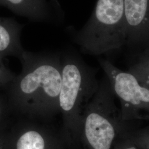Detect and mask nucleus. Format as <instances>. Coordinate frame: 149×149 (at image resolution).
Segmentation results:
<instances>
[{
	"label": "nucleus",
	"mask_w": 149,
	"mask_h": 149,
	"mask_svg": "<svg viewBox=\"0 0 149 149\" xmlns=\"http://www.w3.org/2000/svg\"><path fill=\"white\" fill-rule=\"evenodd\" d=\"M11 113L6 98L0 95V125L7 123V117Z\"/></svg>",
	"instance_id": "obj_13"
},
{
	"label": "nucleus",
	"mask_w": 149,
	"mask_h": 149,
	"mask_svg": "<svg viewBox=\"0 0 149 149\" xmlns=\"http://www.w3.org/2000/svg\"><path fill=\"white\" fill-rule=\"evenodd\" d=\"M16 75L9 69L0 57V90H6L11 83L15 80Z\"/></svg>",
	"instance_id": "obj_11"
},
{
	"label": "nucleus",
	"mask_w": 149,
	"mask_h": 149,
	"mask_svg": "<svg viewBox=\"0 0 149 149\" xmlns=\"http://www.w3.org/2000/svg\"><path fill=\"white\" fill-rule=\"evenodd\" d=\"M129 72L134 74L142 85L149 89V52L132 66Z\"/></svg>",
	"instance_id": "obj_10"
},
{
	"label": "nucleus",
	"mask_w": 149,
	"mask_h": 149,
	"mask_svg": "<svg viewBox=\"0 0 149 149\" xmlns=\"http://www.w3.org/2000/svg\"><path fill=\"white\" fill-rule=\"evenodd\" d=\"M22 27L15 20L0 17V57L13 56L21 57L24 49L22 46Z\"/></svg>",
	"instance_id": "obj_8"
},
{
	"label": "nucleus",
	"mask_w": 149,
	"mask_h": 149,
	"mask_svg": "<svg viewBox=\"0 0 149 149\" xmlns=\"http://www.w3.org/2000/svg\"><path fill=\"white\" fill-rule=\"evenodd\" d=\"M62 83L59 98L65 135L81 133V119L86 107L98 88L100 83L93 71L72 55L61 58Z\"/></svg>",
	"instance_id": "obj_2"
},
{
	"label": "nucleus",
	"mask_w": 149,
	"mask_h": 149,
	"mask_svg": "<svg viewBox=\"0 0 149 149\" xmlns=\"http://www.w3.org/2000/svg\"><path fill=\"white\" fill-rule=\"evenodd\" d=\"M0 6L34 21H44L48 19L50 14L46 0H0Z\"/></svg>",
	"instance_id": "obj_9"
},
{
	"label": "nucleus",
	"mask_w": 149,
	"mask_h": 149,
	"mask_svg": "<svg viewBox=\"0 0 149 149\" xmlns=\"http://www.w3.org/2000/svg\"><path fill=\"white\" fill-rule=\"evenodd\" d=\"M99 62L120 102L123 122L149 120V88L134 74L118 69L108 60L100 59Z\"/></svg>",
	"instance_id": "obj_5"
},
{
	"label": "nucleus",
	"mask_w": 149,
	"mask_h": 149,
	"mask_svg": "<svg viewBox=\"0 0 149 149\" xmlns=\"http://www.w3.org/2000/svg\"><path fill=\"white\" fill-rule=\"evenodd\" d=\"M0 149H11L8 123L0 125Z\"/></svg>",
	"instance_id": "obj_12"
},
{
	"label": "nucleus",
	"mask_w": 149,
	"mask_h": 149,
	"mask_svg": "<svg viewBox=\"0 0 149 149\" xmlns=\"http://www.w3.org/2000/svg\"><path fill=\"white\" fill-rule=\"evenodd\" d=\"M75 42L87 53H108L127 44L123 0H98Z\"/></svg>",
	"instance_id": "obj_3"
},
{
	"label": "nucleus",
	"mask_w": 149,
	"mask_h": 149,
	"mask_svg": "<svg viewBox=\"0 0 149 149\" xmlns=\"http://www.w3.org/2000/svg\"><path fill=\"white\" fill-rule=\"evenodd\" d=\"M19 60L22 72L6 90L10 112L27 119L49 120L60 112L61 57L24 50Z\"/></svg>",
	"instance_id": "obj_1"
},
{
	"label": "nucleus",
	"mask_w": 149,
	"mask_h": 149,
	"mask_svg": "<svg viewBox=\"0 0 149 149\" xmlns=\"http://www.w3.org/2000/svg\"><path fill=\"white\" fill-rule=\"evenodd\" d=\"M48 124L25 119L9 129L11 149H61Z\"/></svg>",
	"instance_id": "obj_6"
},
{
	"label": "nucleus",
	"mask_w": 149,
	"mask_h": 149,
	"mask_svg": "<svg viewBox=\"0 0 149 149\" xmlns=\"http://www.w3.org/2000/svg\"><path fill=\"white\" fill-rule=\"evenodd\" d=\"M127 44L149 38V0H123Z\"/></svg>",
	"instance_id": "obj_7"
},
{
	"label": "nucleus",
	"mask_w": 149,
	"mask_h": 149,
	"mask_svg": "<svg viewBox=\"0 0 149 149\" xmlns=\"http://www.w3.org/2000/svg\"><path fill=\"white\" fill-rule=\"evenodd\" d=\"M115 97L109 80L104 79L83 112L81 132L92 149H111L117 132L131 124L122 120Z\"/></svg>",
	"instance_id": "obj_4"
},
{
	"label": "nucleus",
	"mask_w": 149,
	"mask_h": 149,
	"mask_svg": "<svg viewBox=\"0 0 149 149\" xmlns=\"http://www.w3.org/2000/svg\"><path fill=\"white\" fill-rule=\"evenodd\" d=\"M124 149H136L134 146H128L127 147H126V148H125Z\"/></svg>",
	"instance_id": "obj_14"
}]
</instances>
